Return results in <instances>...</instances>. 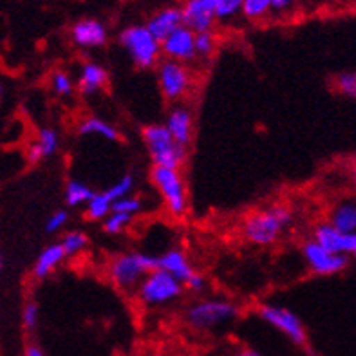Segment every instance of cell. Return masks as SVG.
Returning a JSON list of instances; mask_svg holds the SVG:
<instances>
[{
  "label": "cell",
  "mask_w": 356,
  "mask_h": 356,
  "mask_svg": "<svg viewBox=\"0 0 356 356\" xmlns=\"http://www.w3.org/2000/svg\"><path fill=\"white\" fill-rule=\"evenodd\" d=\"M291 222H293V213L282 204L261 208L246 217L243 225L244 239L255 246H270L284 235Z\"/></svg>",
  "instance_id": "cell-1"
},
{
  "label": "cell",
  "mask_w": 356,
  "mask_h": 356,
  "mask_svg": "<svg viewBox=\"0 0 356 356\" xmlns=\"http://www.w3.org/2000/svg\"><path fill=\"white\" fill-rule=\"evenodd\" d=\"M239 316V306L228 298H199L185 312V322L190 330L207 331L225 327Z\"/></svg>",
  "instance_id": "cell-2"
},
{
  "label": "cell",
  "mask_w": 356,
  "mask_h": 356,
  "mask_svg": "<svg viewBox=\"0 0 356 356\" xmlns=\"http://www.w3.org/2000/svg\"><path fill=\"white\" fill-rule=\"evenodd\" d=\"M145 149L154 165L168 168H181L186 161V147L177 143L167 131L165 123H150L141 131Z\"/></svg>",
  "instance_id": "cell-3"
},
{
  "label": "cell",
  "mask_w": 356,
  "mask_h": 356,
  "mask_svg": "<svg viewBox=\"0 0 356 356\" xmlns=\"http://www.w3.org/2000/svg\"><path fill=\"white\" fill-rule=\"evenodd\" d=\"M118 44L125 49L138 69H152L161 58V42L147 29L145 24L127 26L118 35Z\"/></svg>",
  "instance_id": "cell-4"
},
{
  "label": "cell",
  "mask_w": 356,
  "mask_h": 356,
  "mask_svg": "<svg viewBox=\"0 0 356 356\" xmlns=\"http://www.w3.org/2000/svg\"><path fill=\"white\" fill-rule=\"evenodd\" d=\"M158 268V257L141 252L120 253L108 264V279L123 291H132L140 286L147 273Z\"/></svg>",
  "instance_id": "cell-5"
},
{
  "label": "cell",
  "mask_w": 356,
  "mask_h": 356,
  "mask_svg": "<svg viewBox=\"0 0 356 356\" xmlns=\"http://www.w3.org/2000/svg\"><path fill=\"white\" fill-rule=\"evenodd\" d=\"M150 181L158 188L167 212L176 219L185 217V213L188 212V192H186V183L181 176L179 168L154 165L150 168Z\"/></svg>",
  "instance_id": "cell-6"
},
{
  "label": "cell",
  "mask_w": 356,
  "mask_h": 356,
  "mask_svg": "<svg viewBox=\"0 0 356 356\" xmlns=\"http://www.w3.org/2000/svg\"><path fill=\"white\" fill-rule=\"evenodd\" d=\"M136 289H138V300L145 307H161L181 298L185 284L161 268H156L145 275Z\"/></svg>",
  "instance_id": "cell-7"
},
{
  "label": "cell",
  "mask_w": 356,
  "mask_h": 356,
  "mask_svg": "<svg viewBox=\"0 0 356 356\" xmlns=\"http://www.w3.org/2000/svg\"><path fill=\"white\" fill-rule=\"evenodd\" d=\"M257 315L261 316V321L271 325L273 330L284 334L286 339L295 343L297 348H309V337H307L306 325H304V322L300 321V316L297 313H293L284 306H277V304H261L257 307Z\"/></svg>",
  "instance_id": "cell-8"
},
{
  "label": "cell",
  "mask_w": 356,
  "mask_h": 356,
  "mask_svg": "<svg viewBox=\"0 0 356 356\" xmlns=\"http://www.w3.org/2000/svg\"><path fill=\"white\" fill-rule=\"evenodd\" d=\"M158 83L163 98L170 104H179L181 99L190 95L194 78L188 65L165 58L158 63Z\"/></svg>",
  "instance_id": "cell-9"
},
{
  "label": "cell",
  "mask_w": 356,
  "mask_h": 356,
  "mask_svg": "<svg viewBox=\"0 0 356 356\" xmlns=\"http://www.w3.org/2000/svg\"><path fill=\"white\" fill-rule=\"evenodd\" d=\"M302 257L309 271L318 277L339 275V273L348 270L349 266V257L330 252V250H325L324 246H321L313 239L304 243Z\"/></svg>",
  "instance_id": "cell-10"
},
{
  "label": "cell",
  "mask_w": 356,
  "mask_h": 356,
  "mask_svg": "<svg viewBox=\"0 0 356 356\" xmlns=\"http://www.w3.org/2000/svg\"><path fill=\"white\" fill-rule=\"evenodd\" d=\"M69 36H71L72 45H76L78 49L92 51L107 45L108 29L98 18L86 17L72 24Z\"/></svg>",
  "instance_id": "cell-11"
},
{
  "label": "cell",
  "mask_w": 356,
  "mask_h": 356,
  "mask_svg": "<svg viewBox=\"0 0 356 356\" xmlns=\"http://www.w3.org/2000/svg\"><path fill=\"white\" fill-rule=\"evenodd\" d=\"M183 26L194 33L213 31L217 22V0H183Z\"/></svg>",
  "instance_id": "cell-12"
},
{
  "label": "cell",
  "mask_w": 356,
  "mask_h": 356,
  "mask_svg": "<svg viewBox=\"0 0 356 356\" xmlns=\"http://www.w3.org/2000/svg\"><path fill=\"white\" fill-rule=\"evenodd\" d=\"M161 54L167 60L188 65L197 58L195 54V33L186 26L177 27L176 31L161 40Z\"/></svg>",
  "instance_id": "cell-13"
},
{
  "label": "cell",
  "mask_w": 356,
  "mask_h": 356,
  "mask_svg": "<svg viewBox=\"0 0 356 356\" xmlns=\"http://www.w3.org/2000/svg\"><path fill=\"white\" fill-rule=\"evenodd\" d=\"M313 241L333 253H340L346 257H353L356 253V234L340 232L330 222H318L313 230Z\"/></svg>",
  "instance_id": "cell-14"
},
{
  "label": "cell",
  "mask_w": 356,
  "mask_h": 356,
  "mask_svg": "<svg viewBox=\"0 0 356 356\" xmlns=\"http://www.w3.org/2000/svg\"><path fill=\"white\" fill-rule=\"evenodd\" d=\"M165 127L177 143L188 149L192 143V136H194V114L186 105L181 102L174 105L165 118Z\"/></svg>",
  "instance_id": "cell-15"
},
{
  "label": "cell",
  "mask_w": 356,
  "mask_h": 356,
  "mask_svg": "<svg viewBox=\"0 0 356 356\" xmlns=\"http://www.w3.org/2000/svg\"><path fill=\"white\" fill-rule=\"evenodd\" d=\"M145 26L159 42L165 40L170 33H174L177 27L183 26L181 6H165V8L158 9L156 13L150 15Z\"/></svg>",
  "instance_id": "cell-16"
},
{
  "label": "cell",
  "mask_w": 356,
  "mask_h": 356,
  "mask_svg": "<svg viewBox=\"0 0 356 356\" xmlns=\"http://www.w3.org/2000/svg\"><path fill=\"white\" fill-rule=\"evenodd\" d=\"M60 149V134L53 127H42L36 140L27 147V159L31 165L40 163L42 159H47L58 152Z\"/></svg>",
  "instance_id": "cell-17"
},
{
  "label": "cell",
  "mask_w": 356,
  "mask_h": 356,
  "mask_svg": "<svg viewBox=\"0 0 356 356\" xmlns=\"http://www.w3.org/2000/svg\"><path fill=\"white\" fill-rule=\"evenodd\" d=\"M108 72L104 65L96 62H86L78 76V90L81 96H95L107 86Z\"/></svg>",
  "instance_id": "cell-18"
},
{
  "label": "cell",
  "mask_w": 356,
  "mask_h": 356,
  "mask_svg": "<svg viewBox=\"0 0 356 356\" xmlns=\"http://www.w3.org/2000/svg\"><path fill=\"white\" fill-rule=\"evenodd\" d=\"M158 268L170 273L172 277H176L183 284L195 273L194 266L190 264L188 257H186V253L179 248L167 250L161 257H158Z\"/></svg>",
  "instance_id": "cell-19"
},
{
  "label": "cell",
  "mask_w": 356,
  "mask_h": 356,
  "mask_svg": "<svg viewBox=\"0 0 356 356\" xmlns=\"http://www.w3.org/2000/svg\"><path fill=\"white\" fill-rule=\"evenodd\" d=\"M327 222L340 232L356 234V197H342L331 207Z\"/></svg>",
  "instance_id": "cell-20"
},
{
  "label": "cell",
  "mask_w": 356,
  "mask_h": 356,
  "mask_svg": "<svg viewBox=\"0 0 356 356\" xmlns=\"http://www.w3.org/2000/svg\"><path fill=\"white\" fill-rule=\"evenodd\" d=\"M65 259H67V255H65V252H63L62 244L60 243H53L49 244V246H45V248L38 253V257H36L35 266H33V277H35L36 280L47 279V277H49Z\"/></svg>",
  "instance_id": "cell-21"
},
{
  "label": "cell",
  "mask_w": 356,
  "mask_h": 356,
  "mask_svg": "<svg viewBox=\"0 0 356 356\" xmlns=\"http://www.w3.org/2000/svg\"><path fill=\"white\" fill-rule=\"evenodd\" d=\"M76 132L80 136H98L107 141H120V131L113 123L105 122L104 118L87 116L83 118L76 127Z\"/></svg>",
  "instance_id": "cell-22"
},
{
  "label": "cell",
  "mask_w": 356,
  "mask_h": 356,
  "mask_svg": "<svg viewBox=\"0 0 356 356\" xmlns=\"http://www.w3.org/2000/svg\"><path fill=\"white\" fill-rule=\"evenodd\" d=\"M95 195V190L90 188L89 185L81 183L76 179H69L65 183V190H63V199L69 208L76 207H86L90 201V197Z\"/></svg>",
  "instance_id": "cell-23"
},
{
  "label": "cell",
  "mask_w": 356,
  "mask_h": 356,
  "mask_svg": "<svg viewBox=\"0 0 356 356\" xmlns=\"http://www.w3.org/2000/svg\"><path fill=\"white\" fill-rule=\"evenodd\" d=\"M111 212H113V203H108L102 192H95V195L86 204V216L89 221H104Z\"/></svg>",
  "instance_id": "cell-24"
},
{
  "label": "cell",
  "mask_w": 356,
  "mask_h": 356,
  "mask_svg": "<svg viewBox=\"0 0 356 356\" xmlns=\"http://www.w3.org/2000/svg\"><path fill=\"white\" fill-rule=\"evenodd\" d=\"M333 90L343 98L356 99V71L339 72L331 81Z\"/></svg>",
  "instance_id": "cell-25"
},
{
  "label": "cell",
  "mask_w": 356,
  "mask_h": 356,
  "mask_svg": "<svg viewBox=\"0 0 356 356\" xmlns=\"http://www.w3.org/2000/svg\"><path fill=\"white\" fill-rule=\"evenodd\" d=\"M271 8H273V0H244L243 17L250 22H259L271 15Z\"/></svg>",
  "instance_id": "cell-26"
},
{
  "label": "cell",
  "mask_w": 356,
  "mask_h": 356,
  "mask_svg": "<svg viewBox=\"0 0 356 356\" xmlns=\"http://www.w3.org/2000/svg\"><path fill=\"white\" fill-rule=\"evenodd\" d=\"M60 244H62L63 252H65L67 257H74V255H78V253H81L87 248L89 239H87V235L83 232L71 230L67 234H63Z\"/></svg>",
  "instance_id": "cell-27"
},
{
  "label": "cell",
  "mask_w": 356,
  "mask_h": 356,
  "mask_svg": "<svg viewBox=\"0 0 356 356\" xmlns=\"http://www.w3.org/2000/svg\"><path fill=\"white\" fill-rule=\"evenodd\" d=\"M132 190H134V177L131 176V174H127V176H123L122 179H118L114 185H111L108 188L102 190V194L107 197L108 203H116L118 199L125 197V195L132 194Z\"/></svg>",
  "instance_id": "cell-28"
},
{
  "label": "cell",
  "mask_w": 356,
  "mask_h": 356,
  "mask_svg": "<svg viewBox=\"0 0 356 356\" xmlns=\"http://www.w3.org/2000/svg\"><path fill=\"white\" fill-rule=\"evenodd\" d=\"M217 49V36L213 31L195 33V54L201 60H210Z\"/></svg>",
  "instance_id": "cell-29"
},
{
  "label": "cell",
  "mask_w": 356,
  "mask_h": 356,
  "mask_svg": "<svg viewBox=\"0 0 356 356\" xmlns=\"http://www.w3.org/2000/svg\"><path fill=\"white\" fill-rule=\"evenodd\" d=\"M51 89L60 98H69L74 95V81H72L71 74L65 71H54L51 74Z\"/></svg>",
  "instance_id": "cell-30"
},
{
  "label": "cell",
  "mask_w": 356,
  "mask_h": 356,
  "mask_svg": "<svg viewBox=\"0 0 356 356\" xmlns=\"http://www.w3.org/2000/svg\"><path fill=\"white\" fill-rule=\"evenodd\" d=\"M104 232L108 235H120L132 222V216L122 212H111L104 221Z\"/></svg>",
  "instance_id": "cell-31"
},
{
  "label": "cell",
  "mask_w": 356,
  "mask_h": 356,
  "mask_svg": "<svg viewBox=\"0 0 356 356\" xmlns=\"http://www.w3.org/2000/svg\"><path fill=\"white\" fill-rule=\"evenodd\" d=\"M244 0H217V20L228 22L237 15H243Z\"/></svg>",
  "instance_id": "cell-32"
},
{
  "label": "cell",
  "mask_w": 356,
  "mask_h": 356,
  "mask_svg": "<svg viewBox=\"0 0 356 356\" xmlns=\"http://www.w3.org/2000/svg\"><path fill=\"white\" fill-rule=\"evenodd\" d=\"M143 208H145V203L140 195L129 194V195H125V197L118 199L116 203L113 204V212L129 213V216L134 217L136 213H140Z\"/></svg>",
  "instance_id": "cell-33"
},
{
  "label": "cell",
  "mask_w": 356,
  "mask_h": 356,
  "mask_svg": "<svg viewBox=\"0 0 356 356\" xmlns=\"http://www.w3.org/2000/svg\"><path fill=\"white\" fill-rule=\"evenodd\" d=\"M67 222H69L67 210H65V208L56 210V212L51 213V216L47 217V221H45V234H49V235L58 234V232H62L63 228L67 226Z\"/></svg>",
  "instance_id": "cell-34"
},
{
  "label": "cell",
  "mask_w": 356,
  "mask_h": 356,
  "mask_svg": "<svg viewBox=\"0 0 356 356\" xmlns=\"http://www.w3.org/2000/svg\"><path fill=\"white\" fill-rule=\"evenodd\" d=\"M38 321H40V309H38V304L29 300L26 302L22 309V325L26 331H35L36 325H38Z\"/></svg>",
  "instance_id": "cell-35"
},
{
  "label": "cell",
  "mask_w": 356,
  "mask_h": 356,
  "mask_svg": "<svg viewBox=\"0 0 356 356\" xmlns=\"http://www.w3.org/2000/svg\"><path fill=\"white\" fill-rule=\"evenodd\" d=\"M185 288L190 289V291H194V293H201V291H204V288H207V279H204L201 273L195 271L194 275L190 277L185 282Z\"/></svg>",
  "instance_id": "cell-36"
},
{
  "label": "cell",
  "mask_w": 356,
  "mask_h": 356,
  "mask_svg": "<svg viewBox=\"0 0 356 356\" xmlns=\"http://www.w3.org/2000/svg\"><path fill=\"white\" fill-rule=\"evenodd\" d=\"M298 0H273V8L271 13L273 15H284L288 13L289 9H293Z\"/></svg>",
  "instance_id": "cell-37"
},
{
  "label": "cell",
  "mask_w": 356,
  "mask_h": 356,
  "mask_svg": "<svg viewBox=\"0 0 356 356\" xmlns=\"http://www.w3.org/2000/svg\"><path fill=\"white\" fill-rule=\"evenodd\" d=\"M24 356H45V353L42 351L40 346H36V343H29V346L26 348Z\"/></svg>",
  "instance_id": "cell-38"
},
{
  "label": "cell",
  "mask_w": 356,
  "mask_h": 356,
  "mask_svg": "<svg viewBox=\"0 0 356 356\" xmlns=\"http://www.w3.org/2000/svg\"><path fill=\"white\" fill-rule=\"evenodd\" d=\"M228 356H261V355H259L257 351H253V349H237V351H234Z\"/></svg>",
  "instance_id": "cell-39"
},
{
  "label": "cell",
  "mask_w": 356,
  "mask_h": 356,
  "mask_svg": "<svg viewBox=\"0 0 356 356\" xmlns=\"http://www.w3.org/2000/svg\"><path fill=\"white\" fill-rule=\"evenodd\" d=\"M351 179H353V185L356 186V161L353 163V167H351Z\"/></svg>",
  "instance_id": "cell-40"
},
{
  "label": "cell",
  "mask_w": 356,
  "mask_h": 356,
  "mask_svg": "<svg viewBox=\"0 0 356 356\" xmlns=\"http://www.w3.org/2000/svg\"><path fill=\"white\" fill-rule=\"evenodd\" d=\"M2 96H4V86L0 83V102H2Z\"/></svg>",
  "instance_id": "cell-41"
},
{
  "label": "cell",
  "mask_w": 356,
  "mask_h": 356,
  "mask_svg": "<svg viewBox=\"0 0 356 356\" xmlns=\"http://www.w3.org/2000/svg\"><path fill=\"white\" fill-rule=\"evenodd\" d=\"M4 268V257H2V253H0V271Z\"/></svg>",
  "instance_id": "cell-42"
},
{
  "label": "cell",
  "mask_w": 356,
  "mask_h": 356,
  "mask_svg": "<svg viewBox=\"0 0 356 356\" xmlns=\"http://www.w3.org/2000/svg\"><path fill=\"white\" fill-rule=\"evenodd\" d=\"M353 257H355V261H356V253H355V255H353Z\"/></svg>",
  "instance_id": "cell-43"
},
{
  "label": "cell",
  "mask_w": 356,
  "mask_h": 356,
  "mask_svg": "<svg viewBox=\"0 0 356 356\" xmlns=\"http://www.w3.org/2000/svg\"><path fill=\"white\" fill-rule=\"evenodd\" d=\"M355 4H356V0H355Z\"/></svg>",
  "instance_id": "cell-44"
}]
</instances>
